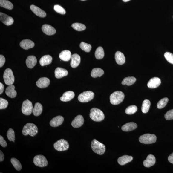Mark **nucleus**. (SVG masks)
I'll list each match as a JSON object with an SVG mask.
<instances>
[{
  "mask_svg": "<svg viewBox=\"0 0 173 173\" xmlns=\"http://www.w3.org/2000/svg\"><path fill=\"white\" fill-rule=\"evenodd\" d=\"M4 86L1 82L0 83V94H1L4 91Z\"/></svg>",
  "mask_w": 173,
  "mask_h": 173,
  "instance_id": "49",
  "label": "nucleus"
},
{
  "mask_svg": "<svg viewBox=\"0 0 173 173\" xmlns=\"http://www.w3.org/2000/svg\"><path fill=\"white\" fill-rule=\"evenodd\" d=\"M4 159V155L3 152L1 150L0 152V161H3Z\"/></svg>",
  "mask_w": 173,
  "mask_h": 173,
  "instance_id": "50",
  "label": "nucleus"
},
{
  "mask_svg": "<svg viewBox=\"0 0 173 173\" xmlns=\"http://www.w3.org/2000/svg\"><path fill=\"white\" fill-rule=\"evenodd\" d=\"M49 79L46 77H42L39 79L36 82V85L40 88H45L47 87L50 84Z\"/></svg>",
  "mask_w": 173,
  "mask_h": 173,
  "instance_id": "14",
  "label": "nucleus"
},
{
  "mask_svg": "<svg viewBox=\"0 0 173 173\" xmlns=\"http://www.w3.org/2000/svg\"><path fill=\"white\" fill-rule=\"evenodd\" d=\"M165 117L168 120L173 119V109L168 111L165 114Z\"/></svg>",
  "mask_w": 173,
  "mask_h": 173,
  "instance_id": "45",
  "label": "nucleus"
},
{
  "mask_svg": "<svg viewBox=\"0 0 173 173\" xmlns=\"http://www.w3.org/2000/svg\"><path fill=\"white\" fill-rule=\"evenodd\" d=\"M7 137L8 140L10 141L15 142V132L12 128H10L7 131Z\"/></svg>",
  "mask_w": 173,
  "mask_h": 173,
  "instance_id": "41",
  "label": "nucleus"
},
{
  "mask_svg": "<svg viewBox=\"0 0 173 173\" xmlns=\"http://www.w3.org/2000/svg\"><path fill=\"white\" fill-rule=\"evenodd\" d=\"M166 60L171 64H173V54L169 52H166L164 54Z\"/></svg>",
  "mask_w": 173,
  "mask_h": 173,
  "instance_id": "43",
  "label": "nucleus"
},
{
  "mask_svg": "<svg viewBox=\"0 0 173 173\" xmlns=\"http://www.w3.org/2000/svg\"><path fill=\"white\" fill-rule=\"evenodd\" d=\"M95 56L97 59H102L105 55L103 49L101 47H99L97 49L95 52Z\"/></svg>",
  "mask_w": 173,
  "mask_h": 173,
  "instance_id": "34",
  "label": "nucleus"
},
{
  "mask_svg": "<svg viewBox=\"0 0 173 173\" xmlns=\"http://www.w3.org/2000/svg\"><path fill=\"white\" fill-rule=\"evenodd\" d=\"M79 46L82 50L86 52H90L92 48L91 44H87L83 42H81Z\"/></svg>",
  "mask_w": 173,
  "mask_h": 173,
  "instance_id": "37",
  "label": "nucleus"
},
{
  "mask_svg": "<svg viewBox=\"0 0 173 173\" xmlns=\"http://www.w3.org/2000/svg\"><path fill=\"white\" fill-rule=\"evenodd\" d=\"M3 78L7 85H13L15 81V77L12 70L10 68L7 69L4 72Z\"/></svg>",
  "mask_w": 173,
  "mask_h": 173,
  "instance_id": "5",
  "label": "nucleus"
},
{
  "mask_svg": "<svg viewBox=\"0 0 173 173\" xmlns=\"http://www.w3.org/2000/svg\"></svg>",
  "mask_w": 173,
  "mask_h": 173,
  "instance_id": "53",
  "label": "nucleus"
},
{
  "mask_svg": "<svg viewBox=\"0 0 173 173\" xmlns=\"http://www.w3.org/2000/svg\"><path fill=\"white\" fill-rule=\"evenodd\" d=\"M91 147L94 152L99 155H102L105 152V145L95 139L92 141Z\"/></svg>",
  "mask_w": 173,
  "mask_h": 173,
  "instance_id": "3",
  "label": "nucleus"
},
{
  "mask_svg": "<svg viewBox=\"0 0 173 173\" xmlns=\"http://www.w3.org/2000/svg\"><path fill=\"white\" fill-rule=\"evenodd\" d=\"M75 96L74 93L72 91H68L64 93L61 97L60 100L63 102H68L72 99Z\"/></svg>",
  "mask_w": 173,
  "mask_h": 173,
  "instance_id": "24",
  "label": "nucleus"
},
{
  "mask_svg": "<svg viewBox=\"0 0 173 173\" xmlns=\"http://www.w3.org/2000/svg\"><path fill=\"white\" fill-rule=\"evenodd\" d=\"M84 119L81 115H78L75 117L72 122L71 125L74 128L82 126L84 123Z\"/></svg>",
  "mask_w": 173,
  "mask_h": 173,
  "instance_id": "12",
  "label": "nucleus"
},
{
  "mask_svg": "<svg viewBox=\"0 0 173 173\" xmlns=\"http://www.w3.org/2000/svg\"><path fill=\"white\" fill-rule=\"evenodd\" d=\"M70 65L73 68H76L79 65L81 62V57L77 54L72 55L71 57Z\"/></svg>",
  "mask_w": 173,
  "mask_h": 173,
  "instance_id": "17",
  "label": "nucleus"
},
{
  "mask_svg": "<svg viewBox=\"0 0 173 173\" xmlns=\"http://www.w3.org/2000/svg\"><path fill=\"white\" fill-rule=\"evenodd\" d=\"M30 10L37 16L44 18L46 16V12L38 7L34 5L30 6Z\"/></svg>",
  "mask_w": 173,
  "mask_h": 173,
  "instance_id": "16",
  "label": "nucleus"
},
{
  "mask_svg": "<svg viewBox=\"0 0 173 173\" xmlns=\"http://www.w3.org/2000/svg\"><path fill=\"white\" fill-rule=\"evenodd\" d=\"M33 105L32 102L28 99L23 102L22 107V111L25 115H30L33 112Z\"/></svg>",
  "mask_w": 173,
  "mask_h": 173,
  "instance_id": "9",
  "label": "nucleus"
},
{
  "mask_svg": "<svg viewBox=\"0 0 173 173\" xmlns=\"http://www.w3.org/2000/svg\"><path fill=\"white\" fill-rule=\"evenodd\" d=\"M94 94L91 91H86L82 92L79 96V101L82 103L88 102L94 98Z\"/></svg>",
  "mask_w": 173,
  "mask_h": 173,
  "instance_id": "7",
  "label": "nucleus"
},
{
  "mask_svg": "<svg viewBox=\"0 0 173 173\" xmlns=\"http://www.w3.org/2000/svg\"><path fill=\"white\" fill-rule=\"evenodd\" d=\"M151 103L150 101L148 99L145 100L142 104L141 110L143 113H147L149 110Z\"/></svg>",
  "mask_w": 173,
  "mask_h": 173,
  "instance_id": "35",
  "label": "nucleus"
},
{
  "mask_svg": "<svg viewBox=\"0 0 173 173\" xmlns=\"http://www.w3.org/2000/svg\"><path fill=\"white\" fill-rule=\"evenodd\" d=\"M37 60L36 57L34 56H28L26 61L27 66L29 68H33L36 65Z\"/></svg>",
  "mask_w": 173,
  "mask_h": 173,
  "instance_id": "21",
  "label": "nucleus"
},
{
  "mask_svg": "<svg viewBox=\"0 0 173 173\" xmlns=\"http://www.w3.org/2000/svg\"><path fill=\"white\" fill-rule=\"evenodd\" d=\"M137 127V125L134 122L127 123L122 127V130L124 131H130L134 130Z\"/></svg>",
  "mask_w": 173,
  "mask_h": 173,
  "instance_id": "26",
  "label": "nucleus"
},
{
  "mask_svg": "<svg viewBox=\"0 0 173 173\" xmlns=\"http://www.w3.org/2000/svg\"><path fill=\"white\" fill-rule=\"evenodd\" d=\"M8 104V101L2 98H0V109H3L6 108Z\"/></svg>",
  "mask_w": 173,
  "mask_h": 173,
  "instance_id": "44",
  "label": "nucleus"
},
{
  "mask_svg": "<svg viewBox=\"0 0 173 173\" xmlns=\"http://www.w3.org/2000/svg\"><path fill=\"white\" fill-rule=\"evenodd\" d=\"M0 144L4 148L6 147L7 145V142L1 136H0Z\"/></svg>",
  "mask_w": 173,
  "mask_h": 173,
  "instance_id": "46",
  "label": "nucleus"
},
{
  "mask_svg": "<svg viewBox=\"0 0 173 173\" xmlns=\"http://www.w3.org/2000/svg\"><path fill=\"white\" fill-rule=\"evenodd\" d=\"M72 27L74 29L78 31H81L86 29V27L85 25L79 23L73 24L72 25Z\"/></svg>",
  "mask_w": 173,
  "mask_h": 173,
  "instance_id": "38",
  "label": "nucleus"
},
{
  "mask_svg": "<svg viewBox=\"0 0 173 173\" xmlns=\"http://www.w3.org/2000/svg\"><path fill=\"white\" fill-rule=\"evenodd\" d=\"M156 140V136L154 134H146L141 135L139 139L140 143L146 144L154 143Z\"/></svg>",
  "mask_w": 173,
  "mask_h": 173,
  "instance_id": "6",
  "label": "nucleus"
},
{
  "mask_svg": "<svg viewBox=\"0 0 173 173\" xmlns=\"http://www.w3.org/2000/svg\"><path fill=\"white\" fill-rule=\"evenodd\" d=\"M38 132V128L34 124L28 123L24 127L22 134L25 136L29 135L33 137L36 135Z\"/></svg>",
  "mask_w": 173,
  "mask_h": 173,
  "instance_id": "1",
  "label": "nucleus"
},
{
  "mask_svg": "<svg viewBox=\"0 0 173 173\" xmlns=\"http://www.w3.org/2000/svg\"><path fill=\"white\" fill-rule=\"evenodd\" d=\"M42 30L43 32L48 35H52L56 33V29L50 25H44L42 27Z\"/></svg>",
  "mask_w": 173,
  "mask_h": 173,
  "instance_id": "13",
  "label": "nucleus"
},
{
  "mask_svg": "<svg viewBox=\"0 0 173 173\" xmlns=\"http://www.w3.org/2000/svg\"><path fill=\"white\" fill-rule=\"evenodd\" d=\"M115 59L117 63L119 65H122L125 63V56L121 52L117 51L115 53Z\"/></svg>",
  "mask_w": 173,
  "mask_h": 173,
  "instance_id": "23",
  "label": "nucleus"
},
{
  "mask_svg": "<svg viewBox=\"0 0 173 173\" xmlns=\"http://www.w3.org/2000/svg\"><path fill=\"white\" fill-rule=\"evenodd\" d=\"M91 118L95 122H101L105 118V115L100 110L95 108L91 109L90 114Z\"/></svg>",
  "mask_w": 173,
  "mask_h": 173,
  "instance_id": "4",
  "label": "nucleus"
},
{
  "mask_svg": "<svg viewBox=\"0 0 173 173\" xmlns=\"http://www.w3.org/2000/svg\"><path fill=\"white\" fill-rule=\"evenodd\" d=\"M136 81V79L134 77H128L124 79L122 84L123 85L131 86L134 84Z\"/></svg>",
  "mask_w": 173,
  "mask_h": 173,
  "instance_id": "32",
  "label": "nucleus"
},
{
  "mask_svg": "<svg viewBox=\"0 0 173 173\" xmlns=\"http://www.w3.org/2000/svg\"><path fill=\"white\" fill-rule=\"evenodd\" d=\"M55 76L57 79H60L67 76L68 74V71L65 69L57 68L55 71Z\"/></svg>",
  "mask_w": 173,
  "mask_h": 173,
  "instance_id": "22",
  "label": "nucleus"
},
{
  "mask_svg": "<svg viewBox=\"0 0 173 173\" xmlns=\"http://www.w3.org/2000/svg\"><path fill=\"white\" fill-rule=\"evenodd\" d=\"M5 57L2 55H0V67H2L5 63Z\"/></svg>",
  "mask_w": 173,
  "mask_h": 173,
  "instance_id": "47",
  "label": "nucleus"
},
{
  "mask_svg": "<svg viewBox=\"0 0 173 173\" xmlns=\"http://www.w3.org/2000/svg\"><path fill=\"white\" fill-rule=\"evenodd\" d=\"M54 10L56 12L62 15H65L66 11L64 9L59 5H55L54 6Z\"/></svg>",
  "mask_w": 173,
  "mask_h": 173,
  "instance_id": "42",
  "label": "nucleus"
},
{
  "mask_svg": "<svg viewBox=\"0 0 173 173\" xmlns=\"http://www.w3.org/2000/svg\"><path fill=\"white\" fill-rule=\"evenodd\" d=\"M20 47L24 49L28 50L29 49L33 48L35 45L34 43L28 39L23 40L20 43Z\"/></svg>",
  "mask_w": 173,
  "mask_h": 173,
  "instance_id": "18",
  "label": "nucleus"
},
{
  "mask_svg": "<svg viewBox=\"0 0 173 173\" xmlns=\"http://www.w3.org/2000/svg\"><path fill=\"white\" fill-rule=\"evenodd\" d=\"M35 165L39 167H44L48 165V162L46 157L42 155H37L33 159Z\"/></svg>",
  "mask_w": 173,
  "mask_h": 173,
  "instance_id": "10",
  "label": "nucleus"
},
{
  "mask_svg": "<svg viewBox=\"0 0 173 173\" xmlns=\"http://www.w3.org/2000/svg\"><path fill=\"white\" fill-rule=\"evenodd\" d=\"M169 99L167 97H165L160 100L158 103L157 105V108L159 109H161L165 107Z\"/></svg>",
  "mask_w": 173,
  "mask_h": 173,
  "instance_id": "39",
  "label": "nucleus"
},
{
  "mask_svg": "<svg viewBox=\"0 0 173 173\" xmlns=\"http://www.w3.org/2000/svg\"><path fill=\"white\" fill-rule=\"evenodd\" d=\"M43 110L42 105L39 103L35 104L33 110V113L35 116H39L40 115Z\"/></svg>",
  "mask_w": 173,
  "mask_h": 173,
  "instance_id": "30",
  "label": "nucleus"
},
{
  "mask_svg": "<svg viewBox=\"0 0 173 173\" xmlns=\"http://www.w3.org/2000/svg\"><path fill=\"white\" fill-rule=\"evenodd\" d=\"M54 147L58 151H62L68 149L69 144L68 141L62 139L56 142L54 145Z\"/></svg>",
  "mask_w": 173,
  "mask_h": 173,
  "instance_id": "8",
  "label": "nucleus"
},
{
  "mask_svg": "<svg viewBox=\"0 0 173 173\" xmlns=\"http://www.w3.org/2000/svg\"><path fill=\"white\" fill-rule=\"evenodd\" d=\"M0 20L2 23L7 26L11 25L14 22L12 17L2 12L0 13Z\"/></svg>",
  "mask_w": 173,
  "mask_h": 173,
  "instance_id": "11",
  "label": "nucleus"
},
{
  "mask_svg": "<svg viewBox=\"0 0 173 173\" xmlns=\"http://www.w3.org/2000/svg\"><path fill=\"white\" fill-rule=\"evenodd\" d=\"M72 55L71 52L68 50L62 51L59 55L60 59L65 61H68L70 60Z\"/></svg>",
  "mask_w": 173,
  "mask_h": 173,
  "instance_id": "28",
  "label": "nucleus"
},
{
  "mask_svg": "<svg viewBox=\"0 0 173 173\" xmlns=\"http://www.w3.org/2000/svg\"><path fill=\"white\" fill-rule=\"evenodd\" d=\"M168 160L170 162L173 164V153L168 157Z\"/></svg>",
  "mask_w": 173,
  "mask_h": 173,
  "instance_id": "48",
  "label": "nucleus"
},
{
  "mask_svg": "<svg viewBox=\"0 0 173 173\" xmlns=\"http://www.w3.org/2000/svg\"><path fill=\"white\" fill-rule=\"evenodd\" d=\"M137 106L135 105H132L128 106L125 110V113L129 115L135 113L137 111Z\"/></svg>",
  "mask_w": 173,
  "mask_h": 173,
  "instance_id": "40",
  "label": "nucleus"
},
{
  "mask_svg": "<svg viewBox=\"0 0 173 173\" xmlns=\"http://www.w3.org/2000/svg\"><path fill=\"white\" fill-rule=\"evenodd\" d=\"M52 58L49 55H46L42 56L39 60L40 64L44 66L50 64L52 62Z\"/></svg>",
  "mask_w": 173,
  "mask_h": 173,
  "instance_id": "29",
  "label": "nucleus"
},
{
  "mask_svg": "<svg viewBox=\"0 0 173 173\" xmlns=\"http://www.w3.org/2000/svg\"><path fill=\"white\" fill-rule=\"evenodd\" d=\"M0 6L9 10H12L14 7L12 3L8 0H0Z\"/></svg>",
  "mask_w": 173,
  "mask_h": 173,
  "instance_id": "33",
  "label": "nucleus"
},
{
  "mask_svg": "<svg viewBox=\"0 0 173 173\" xmlns=\"http://www.w3.org/2000/svg\"><path fill=\"white\" fill-rule=\"evenodd\" d=\"M161 81L158 77H155L151 79L148 83V86L150 88H155L160 85Z\"/></svg>",
  "mask_w": 173,
  "mask_h": 173,
  "instance_id": "15",
  "label": "nucleus"
},
{
  "mask_svg": "<svg viewBox=\"0 0 173 173\" xmlns=\"http://www.w3.org/2000/svg\"><path fill=\"white\" fill-rule=\"evenodd\" d=\"M156 159L155 157L152 154L148 156L147 159L144 161V166L146 167H150L154 166L156 163Z\"/></svg>",
  "mask_w": 173,
  "mask_h": 173,
  "instance_id": "20",
  "label": "nucleus"
},
{
  "mask_svg": "<svg viewBox=\"0 0 173 173\" xmlns=\"http://www.w3.org/2000/svg\"><path fill=\"white\" fill-rule=\"evenodd\" d=\"M81 1H86V0H81Z\"/></svg>",
  "mask_w": 173,
  "mask_h": 173,
  "instance_id": "52",
  "label": "nucleus"
},
{
  "mask_svg": "<svg viewBox=\"0 0 173 173\" xmlns=\"http://www.w3.org/2000/svg\"><path fill=\"white\" fill-rule=\"evenodd\" d=\"M15 89V86L14 85H9L6 88L5 92L6 95L11 98H15L17 95V92Z\"/></svg>",
  "mask_w": 173,
  "mask_h": 173,
  "instance_id": "25",
  "label": "nucleus"
},
{
  "mask_svg": "<svg viewBox=\"0 0 173 173\" xmlns=\"http://www.w3.org/2000/svg\"><path fill=\"white\" fill-rule=\"evenodd\" d=\"M64 121V118L61 116H58L52 119L50 122V125L52 127L59 126L62 125Z\"/></svg>",
  "mask_w": 173,
  "mask_h": 173,
  "instance_id": "19",
  "label": "nucleus"
},
{
  "mask_svg": "<svg viewBox=\"0 0 173 173\" xmlns=\"http://www.w3.org/2000/svg\"><path fill=\"white\" fill-rule=\"evenodd\" d=\"M104 72L103 69L100 68H97L93 69L91 73V76L94 78L100 77L104 74Z\"/></svg>",
  "mask_w": 173,
  "mask_h": 173,
  "instance_id": "31",
  "label": "nucleus"
},
{
  "mask_svg": "<svg viewBox=\"0 0 173 173\" xmlns=\"http://www.w3.org/2000/svg\"><path fill=\"white\" fill-rule=\"evenodd\" d=\"M133 159L132 156L125 155V156L120 157L118 159V162L119 165L123 166L131 162Z\"/></svg>",
  "mask_w": 173,
  "mask_h": 173,
  "instance_id": "27",
  "label": "nucleus"
},
{
  "mask_svg": "<svg viewBox=\"0 0 173 173\" xmlns=\"http://www.w3.org/2000/svg\"><path fill=\"white\" fill-rule=\"evenodd\" d=\"M125 94L121 91H116L111 95L110 102L113 105H117L122 102L124 98Z\"/></svg>",
  "mask_w": 173,
  "mask_h": 173,
  "instance_id": "2",
  "label": "nucleus"
},
{
  "mask_svg": "<svg viewBox=\"0 0 173 173\" xmlns=\"http://www.w3.org/2000/svg\"><path fill=\"white\" fill-rule=\"evenodd\" d=\"M130 1H131V0H123V1L124 2H127Z\"/></svg>",
  "mask_w": 173,
  "mask_h": 173,
  "instance_id": "51",
  "label": "nucleus"
},
{
  "mask_svg": "<svg viewBox=\"0 0 173 173\" xmlns=\"http://www.w3.org/2000/svg\"><path fill=\"white\" fill-rule=\"evenodd\" d=\"M11 162L12 165L17 171H19L22 169V166L20 162L15 158H12Z\"/></svg>",
  "mask_w": 173,
  "mask_h": 173,
  "instance_id": "36",
  "label": "nucleus"
}]
</instances>
